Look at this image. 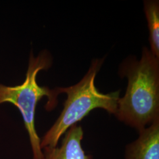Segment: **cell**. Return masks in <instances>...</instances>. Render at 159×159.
<instances>
[{
  "instance_id": "1",
  "label": "cell",
  "mask_w": 159,
  "mask_h": 159,
  "mask_svg": "<svg viewBox=\"0 0 159 159\" xmlns=\"http://www.w3.org/2000/svg\"><path fill=\"white\" fill-rule=\"evenodd\" d=\"M121 73L128 85L114 115L140 131L159 118V58L144 47L140 60L125 62Z\"/></svg>"
},
{
  "instance_id": "2",
  "label": "cell",
  "mask_w": 159,
  "mask_h": 159,
  "mask_svg": "<svg viewBox=\"0 0 159 159\" xmlns=\"http://www.w3.org/2000/svg\"><path fill=\"white\" fill-rule=\"evenodd\" d=\"M104 59L94 60L87 74L77 84L56 89L58 94L66 93L67 98L59 117L41 140V149L56 147L61 137L71 126L77 125L95 108H102L115 114L120 91L103 94L95 85L96 75Z\"/></svg>"
},
{
  "instance_id": "3",
  "label": "cell",
  "mask_w": 159,
  "mask_h": 159,
  "mask_svg": "<svg viewBox=\"0 0 159 159\" xmlns=\"http://www.w3.org/2000/svg\"><path fill=\"white\" fill-rule=\"evenodd\" d=\"M51 65V57L47 51H43L37 57H34L31 52L26 77L23 83L14 87L0 84V104L10 102L19 109L29 134L33 159H41L43 157L41 139L35 127L37 104L41 98L47 96L48 102L45 107L47 111H51L57 105V97L59 94L56 89L51 90L47 87H41L36 81L40 70H47Z\"/></svg>"
},
{
  "instance_id": "4",
  "label": "cell",
  "mask_w": 159,
  "mask_h": 159,
  "mask_svg": "<svg viewBox=\"0 0 159 159\" xmlns=\"http://www.w3.org/2000/svg\"><path fill=\"white\" fill-rule=\"evenodd\" d=\"M83 135L81 126H71L60 146L43 148L41 159H93L91 155L85 153L82 147Z\"/></svg>"
},
{
  "instance_id": "5",
  "label": "cell",
  "mask_w": 159,
  "mask_h": 159,
  "mask_svg": "<svg viewBox=\"0 0 159 159\" xmlns=\"http://www.w3.org/2000/svg\"><path fill=\"white\" fill-rule=\"evenodd\" d=\"M125 159H159V118L139 131V136L129 144Z\"/></svg>"
},
{
  "instance_id": "6",
  "label": "cell",
  "mask_w": 159,
  "mask_h": 159,
  "mask_svg": "<svg viewBox=\"0 0 159 159\" xmlns=\"http://www.w3.org/2000/svg\"><path fill=\"white\" fill-rule=\"evenodd\" d=\"M144 9L149 30V40L154 55L159 58V2L156 0L144 1Z\"/></svg>"
}]
</instances>
